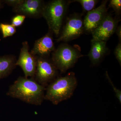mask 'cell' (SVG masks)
I'll list each match as a JSON object with an SVG mask.
<instances>
[{
  "label": "cell",
  "instance_id": "11",
  "mask_svg": "<svg viewBox=\"0 0 121 121\" xmlns=\"http://www.w3.org/2000/svg\"><path fill=\"white\" fill-rule=\"evenodd\" d=\"M51 31L35 41L30 52L37 57L48 58L52 52L54 51L55 45L53 37Z\"/></svg>",
  "mask_w": 121,
  "mask_h": 121
},
{
  "label": "cell",
  "instance_id": "14",
  "mask_svg": "<svg viewBox=\"0 0 121 121\" xmlns=\"http://www.w3.org/2000/svg\"><path fill=\"white\" fill-rule=\"evenodd\" d=\"M0 30L2 33L3 38L12 36L16 32L15 27L11 24L1 23Z\"/></svg>",
  "mask_w": 121,
  "mask_h": 121
},
{
  "label": "cell",
  "instance_id": "18",
  "mask_svg": "<svg viewBox=\"0 0 121 121\" xmlns=\"http://www.w3.org/2000/svg\"><path fill=\"white\" fill-rule=\"evenodd\" d=\"M106 76L108 80V81L109 82L111 86H112L113 89L115 93V95H116V97L119 100V102L120 103H121V91L120 90H118V89H117V87H116L114 84H113L112 82V80L110 78L109 76L108 75V72L107 71H106Z\"/></svg>",
  "mask_w": 121,
  "mask_h": 121
},
{
  "label": "cell",
  "instance_id": "5",
  "mask_svg": "<svg viewBox=\"0 0 121 121\" xmlns=\"http://www.w3.org/2000/svg\"><path fill=\"white\" fill-rule=\"evenodd\" d=\"M36 57L37 65L34 79L39 84L46 87L58 77V70L48 58Z\"/></svg>",
  "mask_w": 121,
  "mask_h": 121
},
{
  "label": "cell",
  "instance_id": "21",
  "mask_svg": "<svg viewBox=\"0 0 121 121\" xmlns=\"http://www.w3.org/2000/svg\"><path fill=\"white\" fill-rule=\"evenodd\" d=\"M115 32H116L117 36L119 39V42L121 43V25L117 27Z\"/></svg>",
  "mask_w": 121,
  "mask_h": 121
},
{
  "label": "cell",
  "instance_id": "3",
  "mask_svg": "<svg viewBox=\"0 0 121 121\" xmlns=\"http://www.w3.org/2000/svg\"><path fill=\"white\" fill-rule=\"evenodd\" d=\"M71 1L54 0L44 5L42 17L46 20L50 31L56 36L60 35L63 21Z\"/></svg>",
  "mask_w": 121,
  "mask_h": 121
},
{
  "label": "cell",
  "instance_id": "15",
  "mask_svg": "<svg viewBox=\"0 0 121 121\" xmlns=\"http://www.w3.org/2000/svg\"><path fill=\"white\" fill-rule=\"evenodd\" d=\"M71 2H77L80 3L84 12L88 13L94 9L99 1L96 0H76L71 1Z\"/></svg>",
  "mask_w": 121,
  "mask_h": 121
},
{
  "label": "cell",
  "instance_id": "13",
  "mask_svg": "<svg viewBox=\"0 0 121 121\" xmlns=\"http://www.w3.org/2000/svg\"><path fill=\"white\" fill-rule=\"evenodd\" d=\"M16 56L13 55H6L0 56V80L7 78L17 66Z\"/></svg>",
  "mask_w": 121,
  "mask_h": 121
},
{
  "label": "cell",
  "instance_id": "10",
  "mask_svg": "<svg viewBox=\"0 0 121 121\" xmlns=\"http://www.w3.org/2000/svg\"><path fill=\"white\" fill-rule=\"evenodd\" d=\"M44 5L43 1L41 0H23L20 4L13 8V11L26 17L39 18L42 17Z\"/></svg>",
  "mask_w": 121,
  "mask_h": 121
},
{
  "label": "cell",
  "instance_id": "17",
  "mask_svg": "<svg viewBox=\"0 0 121 121\" xmlns=\"http://www.w3.org/2000/svg\"><path fill=\"white\" fill-rule=\"evenodd\" d=\"M109 7L113 9L117 15H119L121 13V0H111L110 1Z\"/></svg>",
  "mask_w": 121,
  "mask_h": 121
},
{
  "label": "cell",
  "instance_id": "1",
  "mask_svg": "<svg viewBox=\"0 0 121 121\" xmlns=\"http://www.w3.org/2000/svg\"><path fill=\"white\" fill-rule=\"evenodd\" d=\"M45 89L34 78L20 76L9 86L6 95L28 104L39 106L44 99Z\"/></svg>",
  "mask_w": 121,
  "mask_h": 121
},
{
  "label": "cell",
  "instance_id": "9",
  "mask_svg": "<svg viewBox=\"0 0 121 121\" xmlns=\"http://www.w3.org/2000/svg\"><path fill=\"white\" fill-rule=\"evenodd\" d=\"M118 20L108 14L95 30L91 33L92 38L91 41H106L115 32Z\"/></svg>",
  "mask_w": 121,
  "mask_h": 121
},
{
  "label": "cell",
  "instance_id": "16",
  "mask_svg": "<svg viewBox=\"0 0 121 121\" xmlns=\"http://www.w3.org/2000/svg\"><path fill=\"white\" fill-rule=\"evenodd\" d=\"M26 18L24 15L17 14L12 18L11 24L15 27H20L23 23Z\"/></svg>",
  "mask_w": 121,
  "mask_h": 121
},
{
  "label": "cell",
  "instance_id": "2",
  "mask_svg": "<svg viewBox=\"0 0 121 121\" xmlns=\"http://www.w3.org/2000/svg\"><path fill=\"white\" fill-rule=\"evenodd\" d=\"M78 84L75 74L68 73L64 77H58L46 86L44 99L55 105L70 98Z\"/></svg>",
  "mask_w": 121,
  "mask_h": 121
},
{
  "label": "cell",
  "instance_id": "22",
  "mask_svg": "<svg viewBox=\"0 0 121 121\" xmlns=\"http://www.w3.org/2000/svg\"><path fill=\"white\" fill-rule=\"evenodd\" d=\"M4 4L2 2V0H0V9L4 7Z\"/></svg>",
  "mask_w": 121,
  "mask_h": 121
},
{
  "label": "cell",
  "instance_id": "20",
  "mask_svg": "<svg viewBox=\"0 0 121 121\" xmlns=\"http://www.w3.org/2000/svg\"><path fill=\"white\" fill-rule=\"evenodd\" d=\"M114 53L115 57L121 66V43L119 42L115 49Z\"/></svg>",
  "mask_w": 121,
  "mask_h": 121
},
{
  "label": "cell",
  "instance_id": "4",
  "mask_svg": "<svg viewBox=\"0 0 121 121\" xmlns=\"http://www.w3.org/2000/svg\"><path fill=\"white\" fill-rule=\"evenodd\" d=\"M83 56L78 45L72 46L62 43L52 52L51 61L57 70L65 73L74 66L79 59Z\"/></svg>",
  "mask_w": 121,
  "mask_h": 121
},
{
  "label": "cell",
  "instance_id": "8",
  "mask_svg": "<svg viewBox=\"0 0 121 121\" xmlns=\"http://www.w3.org/2000/svg\"><path fill=\"white\" fill-rule=\"evenodd\" d=\"M108 0H103L97 8L87 13L83 20L84 31L92 33L99 26L107 14Z\"/></svg>",
  "mask_w": 121,
  "mask_h": 121
},
{
  "label": "cell",
  "instance_id": "19",
  "mask_svg": "<svg viewBox=\"0 0 121 121\" xmlns=\"http://www.w3.org/2000/svg\"><path fill=\"white\" fill-rule=\"evenodd\" d=\"M2 1L4 4H6L13 8L20 4L23 1V0H4Z\"/></svg>",
  "mask_w": 121,
  "mask_h": 121
},
{
  "label": "cell",
  "instance_id": "12",
  "mask_svg": "<svg viewBox=\"0 0 121 121\" xmlns=\"http://www.w3.org/2000/svg\"><path fill=\"white\" fill-rule=\"evenodd\" d=\"M91 42V47L88 56L92 64L96 65L101 62L109 50L106 41H93Z\"/></svg>",
  "mask_w": 121,
  "mask_h": 121
},
{
  "label": "cell",
  "instance_id": "7",
  "mask_svg": "<svg viewBox=\"0 0 121 121\" xmlns=\"http://www.w3.org/2000/svg\"><path fill=\"white\" fill-rule=\"evenodd\" d=\"M29 50L28 42H23L16 65L21 68L24 74L25 77L34 78L37 65L36 57L31 54Z\"/></svg>",
  "mask_w": 121,
  "mask_h": 121
},
{
  "label": "cell",
  "instance_id": "6",
  "mask_svg": "<svg viewBox=\"0 0 121 121\" xmlns=\"http://www.w3.org/2000/svg\"><path fill=\"white\" fill-rule=\"evenodd\" d=\"M84 31L83 20L80 15L73 14L68 18L56 42H67L77 39Z\"/></svg>",
  "mask_w": 121,
  "mask_h": 121
}]
</instances>
